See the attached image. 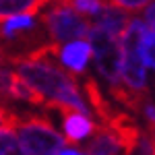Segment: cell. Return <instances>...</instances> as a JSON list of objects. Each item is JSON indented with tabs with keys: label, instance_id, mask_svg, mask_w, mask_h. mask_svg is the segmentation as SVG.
I'll return each mask as SVG.
<instances>
[{
	"label": "cell",
	"instance_id": "obj_20",
	"mask_svg": "<svg viewBox=\"0 0 155 155\" xmlns=\"http://www.w3.org/2000/svg\"><path fill=\"white\" fill-rule=\"evenodd\" d=\"M58 155H83L81 151H77V149H62Z\"/></svg>",
	"mask_w": 155,
	"mask_h": 155
},
{
	"label": "cell",
	"instance_id": "obj_3",
	"mask_svg": "<svg viewBox=\"0 0 155 155\" xmlns=\"http://www.w3.org/2000/svg\"><path fill=\"white\" fill-rule=\"evenodd\" d=\"M87 41L91 46V58L95 60L99 74L107 81L110 87L122 83L120 81V68H122V46L120 39L104 31L99 25L91 23L87 29Z\"/></svg>",
	"mask_w": 155,
	"mask_h": 155
},
{
	"label": "cell",
	"instance_id": "obj_15",
	"mask_svg": "<svg viewBox=\"0 0 155 155\" xmlns=\"http://www.w3.org/2000/svg\"><path fill=\"white\" fill-rule=\"evenodd\" d=\"M139 54H141V60L145 62V66L155 71V31L147 29V33L141 39V46H139Z\"/></svg>",
	"mask_w": 155,
	"mask_h": 155
},
{
	"label": "cell",
	"instance_id": "obj_12",
	"mask_svg": "<svg viewBox=\"0 0 155 155\" xmlns=\"http://www.w3.org/2000/svg\"><path fill=\"white\" fill-rule=\"evenodd\" d=\"M6 95H8V99L27 101V104H31V106H39V107L46 106V99L39 95L29 83H25L15 71H11V79H8V91H6Z\"/></svg>",
	"mask_w": 155,
	"mask_h": 155
},
{
	"label": "cell",
	"instance_id": "obj_23",
	"mask_svg": "<svg viewBox=\"0 0 155 155\" xmlns=\"http://www.w3.org/2000/svg\"><path fill=\"white\" fill-rule=\"evenodd\" d=\"M151 155H155V139H153V151H151Z\"/></svg>",
	"mask_w": 155,
	"mask_h": 155
},
{
	"label": "cell",
	"instance_id": "obj_9",
	"mask_svg": "<svg viewBox=\"0 0 155 155\" xmlns=\"http://www.w3.org/2000/svg\"><path fill=\"white\" fill-rule=\"evenodd\" d=\"M130 12L124 11V8H120V6H116V4H110L107 2L106 6L101 8V11L95 15V21L93 23L99 25L104 31H107L110 35L114 37H122V33L126 31V27H128V23H130Z\"/></svg>",
	"mask_w": 155,
	"mask_h": 155
},
{
	"label": "cell",
	"instance_id": "obj_22",
	"mask_svg": "<svg viewBox=\"0 0 155 155\" xmlns=\"http://www.w3.org/2000/svg\"><path fill=\"white\" fill-rule=\"evenodd\" d=\"M2 58H4V52H2V48H0V62H2Z\"/></svg>",
	"mask_w": 155,
	"mask_h": 155
},
{
	"label": "cell",
	"instance_id": "obj_5",
	"mask_svg": "<svg viewBox=\"0 0 155 155\" xmlns=\"http://www.w3.org/2000/svg\"><path fill=\"white\" fill-rule=\"evenodd\" d=\"M48 110H56L62 116V128H64V139L66 145H79L83 139L89 134H93L97 126L93 120L89 118V114H83L79 110H72L68 106H60V104H48Z\"/></svg>",
	"mask_w": 155,
	"mask_h": 155
},
{
	"label": "cell",
	"instance_id": "obj_16",
	"mask_svg": "<svg viewBox=\"0 0 155 155\" xmlns=\"http://www.w3.org/2000/svg\"><path fill=\"white\" fill-rule=\"evenodd\" d=\"M64 4H71L77 12H81L83 17H95L107 4V0H68Z\"/></svg>",
	"mask_w": 155,
	"mask_h": 155
},
{
	"label": "cell",
	"instance_id": "obj_4",
	"mask_svg": "<svg viewBox=\"0 0 155 155\" xmlns=\"http://www.w3.org/2000/svg\"><path fill=\"white\" fill-rule=\"evenodd\" d=\"M41 25L48 31L50 41L54 44H68L74 39H81L87 33L89 25L81 12H77L71 4H64L56 0L54 4H50V8L41 15Z\"/></svg>",
	"mask_w": 155,
	"mask_h": 155
},
{
	"label": "cell",
	"instance_id": "obj_11",
	"mask_svg": "<svg viewBox=\"0 0 155 155\" xmlns=\"http://www.w3.org/2000/svg\"><path fill=\"white\" fill-rule=\"evenodd\" d=\"M56 0H0V23L15 15H37Z\"/></svg>",
	"mask_w": 155,
	"mask_h": 155
},
{
	"label": "cell",
	"instance_id": "obj_24",
	"mask_svg": "<svg viewBox=\"0 0 155 155\" xmlns=\"http://www.w3.org/2000/svg\"><path fill=\"white\" fill-rule=\"evenodd\" d=\"M60 2H68V0H60Z\"/></svg>",
	"mask_w": 155,
	"mask_h": 155
},
{
	"label": "cell",
	"instance_id": "obj_19",
	"mask_svg": "<svg viewBox=\"0 0 155 155\" xmlns=\"http://www.w3.org/2000/svg\"><path fill=\"white\" fill-rule=\"evenodd\" d=\"M145 23H147V27L151 31H155V0H151L145 6Z\"/></svg>",
	"mask_w": 155,
	"mask_h": 155
},
{
	"label": "cell",
	"instance_id": "obj_8",
	"mask_svg": "<svg viewBox=\"0 0 155 155\" xmlns=\"http://www.w3.org/2000/svg\"><path fill=\"white\" fill-rule=\"evenodd\" d=\"M91 54H93V52H91L89 41H85V39H74V41H68V44L60 46L56 58L60 60V64H62L64 68H68L71 72H74V74H85Z\"/></svg>",
	"mask_w": 155,
	"mask_h": 155
},
{
	"label": "cell",
	"instance_id": "obj_7",
	"mask_svg": "<svg viewBox=\"0 0 155 155\" xmlns=\"http://www.w3.org/2000/svg\"><path fill=\"white\" fill-rule=\"evenodd\" d=\"M39 31L35 15H15L0 23V46L2 44H23V41H33Z\"/></svg>",
	"mask_w": 155,
	"mask_h": 155
},
{
	"label": "cell",
	"instance_id": "obj_10",
	"mask_svg": "<svg viewBox=\"0 0 155 155\" xmlns=\"http://www.w3.org/2000/svg\"><path fill=\"white\" fill-rule=\"evenodd\" d=\"M83 89H85V95H87V99H89V107L93 110L97 114V118H99V122L101 124H106L107 120L112 118L114 114H116V110H114V106L107 101V97L104 95V91H101V87L97 85V81L89 74V77H85L83 81Z\"/></svg>",
	"mask_w": 155,
	"mask_h": 155
},
{
	"label": "cell",
	"instance_id": "obj_18",
	"mask_svg": "<svg viewBox=\"0 0 155 155\" xmlns=\"http://www.w3.org/2000/svg\"><path fill=\"white\" fill-rule=\"evenodd\" d=\"M17 122H19V116H17L12 110L0 106V130H2V128H12V130H15Z\"/></svg>",
	"mask_w": 155,
	"mask_h": 155
},
{
	"label": "cell",
	"instance_id": "obj_13",
	"mask_svg": "<svg viewBox=\"0 0 155 155\" xmlns=\"http://www.w3.org/2000/svg\"><path fill=\"white\" fill-rule=\"evenodd\" d=\"M85 151L89 155H116L120 151V145L106 126H97L91 141L85 145Z\"/></svg>",
	"mask_w": 155,
	"mask_h": 155
},
{
	"label": "cell",
	"instance_id": "obj_14",
	"mask_svg": "<svg viewBox=\"0 0 155 155\" xmlns=\"http://www.w3.org/2000/svg\"><path fill=\"white\" fill-rule=\"evenodd\" d=\"M0 155H27L12 128L0 130Z\"/></svg>",
	"mask_w": 155,
	"mask_h": 155
},
{
	"label": "cell",
	"instance_id": "obj_21",
	"mask_svg": "<svg viewBox=\"0 0 155 155\" xmlns=\"http://www.w3.org/2000/svg\"><path fill=\"white\" fill-rule=\"evenodd\" d=\"M149 134H151V137L155 139V126H153V130H149Z\"/></svg>",
	"mask_w": 155,
	"mask_h": 155
},
{
	"label": "cell",
	"instance_id": "obj_17",
	"mask_svg": "<svg viewBox=\"0 0 155 155\" xmlns=\"http://www.w3.org/2000/svg\"><path fill=\"white\" fill-rule=\"evenodd\" d=\"M107 2L116 4V6H120V8H124L128 12H139V11H143L151 0H107Z\"/></svg>",
	"mask_w": 155,
	"mask_h": 155
},
{
	"label": "cell",
	"instance_id": "obj_1",
	"mask_svg": "<svg viewBox=\"0 0 155 155\" xmlns=\"http://www.w3.org/2000/svg\"><path fill=\"white\" fill-rule=\"evenodd\" d=\"M15 66V72L29 83L48 104H60L72 110L89 114V106L81 97L79 83L74 81L72 72L64 71V66L56 64V58H39V60H8ZM44 106V107H46Z\"/></svg>",
	"mask_w": 155,
	"mask_h": 155
},
{
	"label": "cell",
	"instance_id": "obj_2",
	"mask_svg": "<svg viewBox=\"0 0 155 155\" xmlns=\"http://www.w3.org/2000/svg\"><path fill=\"white\" fill-rule=\"evenodd\" d=\"M15 130L27 155H58L66 145V139L54 128V124L39 114H29L25 118L19 116Z\"/></svg>",
	"mask_w": 155,
	"mask_h": 155
},
{
	"label": "cell",
	"instance_id": "obj_6",
	"mask_svg": "<svg viewBox=\"0 0 155 155\" xmlns=\"http://www.w3.org/2000/svg\"><path fill=\"white\" fill-rule=\"evenodd\" d=\"M101 126H106L107 130L114 134V139L120 145V151L124 155H132L137 151L139 141L143 137V130H141V126L137 124V120L132 116H128L126 112H118L116 110V114Z\"/></svg>",
	"mask_w": 155,
	"mask_h": 155
}]
</instances>
